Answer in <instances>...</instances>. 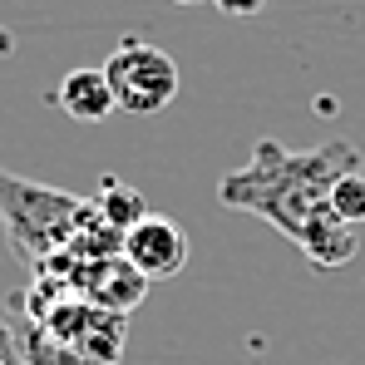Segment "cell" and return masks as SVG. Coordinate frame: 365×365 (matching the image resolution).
<instances>
[{"label": "cell", "instance_id": "6", "mask_svg": "<svg viewBox=\"0 0 365 365\" xmlns=\"http://www.w3.org/2000/svg\"><path fill=\"white\" fill-rule=\"evenodd\" d=\"M55 104H60L74 123H104L119 109L104 69H69L60 79V89H55Z\"/></svg>", "mask_w": 365, "mask_h": 365}, {"label": "cell", "instance_id": "2", "mask_svg": "<svg viewBox=\"0 0 365 365\" xmlns=\"http://www.w3.org/2000/svg\"><path fill=\"white\" fill-rule=\"evenodd\" d=\"M84 202L89 197H74L64 187H45V182H30V178H15V173L0 168V227H5L10 252L30 272L45 267L50 257L69 252L74 227L84 217Z\"/></svg>", "mask_w": 365, "mask_h": 365}, {"label": "cell", "instance_id": "10", "mask_svg": "<svg viewBox=\"0 0 365 365\" xmlns=\"http://www.w3.org/2000/svg\"><path fill=\"white\" fill-rule=\"evenodd\" d=\"M331 207H336L341 222L361 227L365 222V173H346V178L336 182V187H331Z\"/></svg>", "mask_w": 365, "mask_h": 365}, {"label": "cell", "instance_id": "5", "mask_svg": "<svg viewBox=\"0 0 365 365\" xmlns=\"http://www.w3.org/2000/svg\"><path fill=\"white\" fill-rule=\"evenodd\" d=\"M148 277L133 267V262H123L119 257H109V262H94V267H84V292H89V302L99 306V311H119V316H128L133 306L148 297Z\"/></svg>", "mask_w": 365, "mask_h": 365}, {"label": "cell", "instance_id": "4", "mask_svg": "<svg viewBox=\"0 0 365 365\" xmlns=\"http://www.w3.org/2000/svg\"><path fill=\"white\" fill-rule=\"evenodd\" d=\"M123 262H133L148 282H168L187 267V232L173 217L148 212L133 232H123Z\"/></svg>", "mask_w": 365, "mask_h": 365}, {"label": "cell", "instance_id": "8", "mask_svg": "<svg viewBox=\"0 0 365 365\" xmlns=\"http://www.w3.org/2000/svg\"><path fill=\"white\" fill-rule=\"evenodd\" d=\"M15 326V341H20V356H25V365H94V361H84L74 346H64V341H55L40 321H10Z\"/></svg>", "mask_w": 365, "mask_h": 365}, {"label": "cell", "instance_id": "13", "mask_svg": "<svg viewBox=\"0 0 365 365\" xmlns=\"http://www.w3.org/2000/svg\"><path fill=\"white\" fill-rule=\"evenodd\" d=\"M5 50H10V35H5V30H0V55H5Z\"/></svg>", "mask_w": 365, "mask_h": 365}, {"label": "cell", "instance_id": "15", "mask_svg": "<svg viewBox=\"0 0 365 365\" xmlns=\"http://www.w3.org/2000/svg\"><path fill=\"white\" fill-rule=\"evenodd\" d=\"M173 5H197V0H173Z\"/></svg>", "mask_w": 365, "mask_h": 365}, {"label": "cell", "instance_id": "3", "mask_svg": "<svg viewBox=\"0 0 365 365\" xmlns=\"http://www.w3.org/2000/svg\"><path fill=\"white\" fill-rule=\"evenodd\" d=\"M104 74H109L114 104L123 114L153 119V114H163L178 99V64H173L168 50L148 45V40H123L119 50L104 60Z\"/></svg>", "mask_w": 365, "mask_h": 365}, {"label": "cell", "instance_id": "9", "mask_svg": "<svg viewBox=\"0 0 365 365\" xmlns=\"http://www.w3.org/2000/svg\"><path fill=\"white\" fill-rule=\"evenodd\" d=\"M123 336H128V316H119V311H99L94 326H89L84 341H79V356L94 361V365H119Z\"/></svg>", "mask_w": 365, "mask_h": 365}, {"label": "cell", "instance_id": "11", "mask_svg": "<svg viewBox=\"0 0 365 365\" xmlns=\"http://www.w3.org/2000/svg\"><path fill=\"white\" fill-rule=\"evenodd\" d=\"M0 365H25V356H20V341H15V326L0 336Z\"/></svg>", "mask_w": 365, "mask_h": 365}, {"label": "cell", "instance_id": "7", "mask_svg": "<svg viewBox=\"0 0 365 365\" xmlns=\"http://www.w3.org/2000/svg\"><path fill=\"white\" fill-rule=\"evenodd\" d=\"M94 207H99V217H104L114 232H133V227L148 217V202H143V192H138L133 182H119V178H104V182H99V192H94Z\"/></svg>", "mask_w": 365, "mask_h": 365}, {"label": "cell", "instance_id": "1", "mask_svg": "<svg viewBox=\"0 0 365 365\" xmlns=\"http://www.w3.org/2000/svg\"><path fill=\"white\" fill-rule=\"evenodd\" d=\"M346 173H361V148L346 138H331L306 153H292L277 138H257L242 168L222 173L217 202L272 222L282 237L302 247L316 272H336V267L356 262V252H361L356 227L341 222L331 207V187Z\"/></svg>", "mask_w": 365, "mask_h": 365}, {"label": "cell", "instance_id": "12", "mask_svg": "<svg viewBox=\"0 0 365 365\" xmlns=\"http://www.w3.org/2000/svg\"><path fill=\"white\" fill-rule=\"evenodd\" d=\"M212 5H217L222 15H257L267 0H212Z\"/></svg>", "mask_w": 365, "mask_h": 365}, {"label": "cell", "instance_id": "14", "mask_svg": "<svg viewBox=\"0 0 365 365\" xmlns=\"http://www.w3.org/2000/svg\"><path fill=\"white\" fill-rule=\"evenodd\" d=\"M5 331H10V316H0V336H5Z\"/></svg>", "mask_w": 365, "mask_h": 365}]
</instances>
